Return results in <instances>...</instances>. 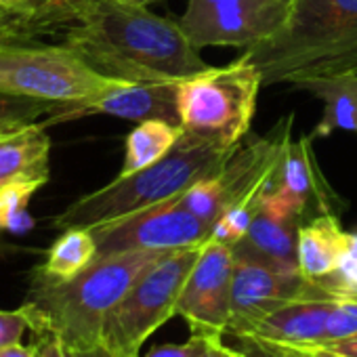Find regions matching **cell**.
I'll use <instances>...</instances> for the list:
<instances>
[{"label":"cell","mask_w":357,"mask_h":357,"mask_svg":"<svg viewBox=\"0 0 357 357\" xmlns=\"http://www.w3.org/2000/svg\"><path fill=\"white\" fill-rule=\"evenodd\" d=\"M261 86V72L242 57L181 80L178 120L183 130L227 149L240 147L255 118Z\"/></svg>","instance_id":"obj_6"},{"label":"cell","mask_w":357,"mask_h":357,"mask_svg":"<svg viewBox=\"0 0 357 357\" xmlns=\"http://www.w3.org/2000/svg\"><path fill=\"white\" fill-rule=\"evenodd\" d=\"M282 347L298 357H347V355L332 351L326 344H282Z\"/></svg>","instance_id":"obj_31"},{"label":"cell","mask_w":357,"mask_h":357,"mask_svg":"<svg viewBox=\"0 0 357 357\" xmlns=\"http://www.w3.org/2000/svg\"><path fill=\"white\" fill-rule=\"evenodd\" d=\"M38 36L32 9L0 7V45H24Z\"/></svg>","instance_id":"obj_26"},{"label":"cell","mask_w":357,"mask_h":357,"mask_svg":"<svg viewBox=\"0 0 357 357\" xmlns=\"http://www.w3.org/2000/svg\"><path fill=\"white\" fill-rule=\"evenodd\" d=\"M178 202H181L192 215H196L200 221H204V223H208L213 227L221 219V215L225 213L221 190H219L215 174L200 178L198 183H194L188 192L181 194Z\"/></svg>","instance_id":"obj_24"},{"label":"cell","mask_w":357,"mask_h":357,"mask_svg":"<svg viewBox=\"0 0 357 357\" xmlns=\"http://www.w3.org/2000/svg\"><path fill=\"white\" fill-rule=\"evenodd\" d=\"M59 109L61 107L51 101L0 91V135L40 122L45 116L53 118Z\"/></svg>","instance_id":"obj_22"},{"label":"cell","mask_w":357,"mask_h":357,"mask_svg":"<svg viewBox=\"0 0 357 357\" xmlns=\"http://www.w3.org/2000/svg\"><path fill=\"white\" fill-rule=\"evenodd\" d=\"M305 217L278 194L259 198L248 234L231 248L236 259L257 261L280 269H298V231Z\"/></svg>","instance_id":"obj_12"},{"label":"cell","mask_w":357,"mask_h":357,"mask_svg":"<svg viewBox=\"0 0 357 357\" xmlns=\"http://www.w3.org/2000/svg\"><path fill=\"white\" fill-rule=\"evenodd\" d=\"M324 103V116L313 128L311 139L330 137L334 130L357 132V76L313 78L298 84Z\"/></svg>","instance_id":"obj_18"},{"label":"cell","mask_w":357,"mask_h":357,"mask_svg":"<svg viewBox=\"0 0 357 357\" xmlns=\"http://www.w3.org/2000/svg\"><path fill=\"white\" fill-rule=\"evenodd\" d=\"M238 340V349L244 353V357H288L284 355L275 344L252 336V334H231Z\"/></svg>","instance_id":"obj_30"},{"label":"cell","mask_w":357,"mask_h":357,"mask_svg":"<svg viewBox=\"0 0 357 357\" xmlns=\"http://www.w3.org/2000/svg\"><path fill=\"white\" fill-rule=\"evenodd\" d=\"M357 334V298L336 296L328 321V340L326 344Z\"/></svg>","instance_id":"obj_27"},{"label":"cell","mask_w":357,"mask_h":357,"mask_svg":"<svg viewBox=\"0 0 357 357\" xmlns=\"http://www.w3.org/2000/svg\"><path fill=\"white\" fill-rule=\"evenodd\" d=\"M34 0H0V7L9 9H32Z\"/></svg>","instance_id":"obj_37"},{"label":"cell","mask_w":357,"mask_h":357,"mask_svg":"<svg viewBox=\"0 0 357 357\" xmlns=\"http://www.w3.org/2000/svg\"><path fill=\"white\" fill-rule=\"evenodd\" d=\"M231 351H234V347H227V344H223L221 338H215L200 357H231Z\"/></svg>","instance_id":"obj_35"},{"label":"cell","mask_w":357,"mask_h":357,"mask_svg":"<svg viewBox=\"0 0 357 357\" xmlns=\"http://www.w3.org/2000/svg\"><path fill=\"white\" fill-rule=\"evenodd\" d=\"M330 296L357 298V231H349L347 246L336 269L317 284Z\"/></svg>","instance_id":"obj_25"},{"label":"cell","mask_w":357,"mask_h":357,"mask_svg":"<svg viewBox=\"0 0 357 357\" xmlns=\"http://www.w3.org/2000/svg\"><path fill=\"white\" fill-rule=\"evenodd\" d=\"M122 80L103 76L66 45H0V91L57 103L49 120H72L89 101Z\"/></svg>","instance_id":"obj_5"},{"label":"cell","mask_w":357,"mask_h":357,"mask_svg":"<svg viewBox=\"0 0 357 357\" xmlns=\"http://www.w3.org/2000/svg\"><path fill=\"white\" fill-rule=\"evenodd\" d=\"M311 141V137H301L288 145L284 162L267 188V192L284 198L303 217H307L309 211H315V215L330 213L328 190L317 172Z\"/></svg>","instance_id":"obj_15"},{"label":"cell","mask_w":357,"mask_h":357,"mask_svg":"<svg viewBox=\"0 0 357 357\" xmlns=\"http://www.w3.org/2000/svg\"><path fill=\"white\" fill-rule=\"evenodd\" d=\"M234 250L227 244L208 240L192 267L176 301V315L183 317L192 334L223 336L231 319Z\"/></svg>","instance_id":"obj_10"},{"label":"cell","mask_w":357,"mask_h":357,"mask_svg":"<svg viewBox=\"0 0 357 357\" xmlns=\"http://www.w3.org/2000/svg\"><path fill=\"white\" fill-rule=\"evenodd\" d=\"M326 347H330L332 351H336V353H340V355L357 357V334L347 336V338H340V340H334V342H330V344H326Z\"/></svg>","instance_id":"obj_33"},{"label":"cell","mask_w":357,"mask_h":357,"mask_svg":"<svg viewBox=\"0 0 357 357\" xmlns=\"http://www.w3.org/2000/svg\"><path fill=\"white\" fill-rule=\"evenodd\" d=\"M181 135H183L181 124H172L166 120L139 122L126 137L124 164L118 176H128L155 164L176 145Z\"/></svg>","instance_id":"obj_19"},{"label":"cell","mask_w":357,"mask_h":357,"mask_svg":"<svg viewBox=\"0 0 357 357\" xmlns=\"http://www.w3.org/2000/svg\"><path fill=\"white\" fill-rule=\"evenodd\" d=\"M97 259V242L89 227H68L53 242L47 261L38 267L55 280H70Z\"/></svg>","instance_id":"obj_20"},{"label":"cell","mask_w":357,"mask_h":357,"mask_svg":"<svg viewBox=\"0 0 357 357\" xmlns=\"http://www.w3.org/2000/svg\"><path fill=\"white\" fill-rule=\"evenodd\" d=\"M61 34L91 68L124 82H181L211 68L178 22L126 0H103Z\"/></svg>","instance_id":"obj_1"},{"label":"cell","mask_w":357,"mask_h":357,"mask_svg":"<svg viewBox=\"0 0 357 357\" xmlns=\"http://www.w3.org/2000/svg\"><path fill=\"white\" fill-rule=\"evenodd\" d=\"M89 114H105L120 120L145 122L178 120V82H118L97 99L89 101L76 112V118Z\"/></svg>","instance_id":"obj_13"},{"label":"cell","mask_w":357,"mask_h":357,"mask_svg":"<svg viewBox=\"0 0 357 357\" xmlns=\"http://www.w3.org/2000/svg\"><path fill=\"white\" fill-rule=\"evenodd\" d=\"M164 255L168 252L130 250L97 257L70 280L49 278L36 267L22 305L36 340H57L72 353L101 344L112 309Z\"/></svg>","instance_id":"obj_2"},{"label":"cell","mask_w":357,"mask_h":357,"mask_svg":"<svg viewBox=\"0 0 357 357\" xmlns=\"http://www.w3.org/2000/svg\"><path fill=\"white\" fill-rule=\"evenodd\" d=\"M263 86L357 76V0H294L284 28L242 55Z\"/></svg>","instance_id":"obj_3"},{"label":"cell","mask_w":357,"mask_h":357,"mask_svg":"<svg viewBox=\"0 0 357 357\" xmlns=\"http://www.w3.org/2000/svg\"><path fill=\"white\" fill-rule=\"evenodd\" d=\"M51 122H34L30 126L0 135V188L15 181H34L45 185L51 166Z\"/></svg>","instance_id":"obj_16"},{"label":"cell","mask_w":357,"mask_h":357,"mask_svg":"<svg viewBox=\"0 0 357 357\" xmlns=\"http://www.w3.org/2000/svg\"><path fill=\"white\" fill-rule=\"evenodd\" d=\"M0 357H38V347H24L22 342H17L0 349Z\"/></svg>","instance_id":"obj_34"},{"label":"cell","mask_w":357,"mask_h":357,"mask_svg":"<svg viewBox=\"0 0 357 357\" xmlns=\"http://www.w3.org/2000/svg\"><path fill=\"white\" fill-rule=\"evenodd\" d=\"M231 357H244V353H242L238 347H234V351H231Z\"/></svg>","instance_id":"obj_38"},{"label":"cell","mask_w":357,"mask_h":357,"mask_svg":"<svg viewBox=\"0 0 357 357\" xmlns=\"http://www.w3.org/2000/svg\"><path fill=\"white\" fill-rule=\"evenodd\" d=\"M99 3H103V0H34L32 17L38 36L63 32L78 15ZM126 3L149 7L151 3H162V0H126Z\"/></svg>","instance_id":"obj_21"},{"label":"cell","mask_w":357,"mask_h":357,"mask_svg":"<svg viewBox=\"0 0 357 357\" xmlns=\"http://www.w3.org/2000/svg\"><path fill=\"white\" fill-rule=\"evenodd\" d=\"M40 188L43 185L34 181H15L0 188V229L26 231L32 227L28 206Z\"/></svg>","instance_id":"obj_23"},{"label":"cell","mask_w":357,"mask_h":357,"mask_svg":"<svg viewBox=\"0 0 357 357\" xmlns=\"http://www.w3.org/2000/svg\"><path fill=\"white\" fill-rule=\"evenodd\" d=\"M221 336H206V334H192L190 340L178 342V344H160L147 351L143 357H200L208 344Z\"/></svg>","instance_id":"obj_28"},{"label":"cell","mask_w":357,"mask_h":357,"mask_svg":"<svg viewBox=\"0 0 357 357\" xmlns=\"http://www.w3.org/2000/svg\"><path fill=\"white\" fill-rule=\"evenodd\" d=\"M76 357H116L107 347H103V344H97V347H93V349H86V351H78V353H74Z\"/></svg>","instance_id":"obj_36"},{"label":"cell","mask_w":357,"mask_h":357,"mask_svg":"<svg viewBox=\"0 0 357 357\" xmlns=\"http://www.w3.org/2000/svg\"><path fill=\"white\" fill-rule=\"evenodd\" d=\"M321 296L330 294L307 280L298 269H280L257 261L236 259L227 334L248 332L259 319L290 301Z\"/></svg>","instance_id":"obj_11"},{"label":"cell","mask_w":357,"mask_h":357,"mask_svg":"<svg viewBox=\"0 0 357 357\" xmlns=\"http://www.w3.org/2000/svg\"><path fill=\"white\" fill-rule=\"evenodd\" d=\"M334 298L336 296L290 301L267 313L244 334L278 344H326Z\"/></svg>","instance_id":"obj_14"},{"label":"cell","mask_w":357,"mask_h":357,"mask_svg":"<svg viewBox=\"0 0 357 357\" xmlns=\"http://www.w3.org/2000/svg\"><path fill=\"white\" fill-rule=\"evenodd\" d=\"M200 248L174 250L153 263L107 315L101 344L116 357H141L145 340L176 315L178 294L198 261Z\"/></svg>","instance_id":"obj_7"},{"label":"cell","mask_w":357,"mask_h":357,"mask_svg":"<svg viewBox=\"0 0 357 357\" xmlns=\"http://www.w3.org/2000/svg\"><path fill=\"white\" fill-rule=\"evenodd\" d=\"M267 342H269V340H267ZM271 344H273V342H271ZM275 347H278V344H275ZM278 349H280V347H278ZM280 351H282V349H280ZM282 353H284V351H282ZM284 355H288V353H284ZM288 357H290V355H288Z\"/></svg>","instance_id":"obj_39"},{"label":"cell","mask_w":357,"mask_h":357,"mask_svg":"<svg viewBox=\"0 0 357 357\" xmlns=\"http://www.w3.org/2000/svg\"><path fill=\"white\" fill-rule=\"evenodd\" d=\"M178 198L91 227L97 242V257L130 250L172 252L204 246L211 240L213 225L192 215Z\"/></svg>","instance_id":"obj_9"},{"label":"cell","mask_w":357,"mask_h":357,"mask_svg":"<svg viewBox=\"0 0 357 357\" xmlns=\"http://www.w3.org/2000/svg\"><path fill=\"white\" fill-rule=\"evenodd\" d=\"M294 0H188L178 26L200 51L206 47L250 49L275 36Z\"/></svg>","instance_id":"obj_8"},{"label":"cell","mask_w":357,"mask_h":357,"mask_svg":"<svg viewBox=\"0 0 357 357\" xmlns=\"http://www.w3.org/2000/svg\"><path fill=\"white\" fill-rule=\"evenodd\" d=\"M347 236L349 231L340 227V221L332 213L303 223L298 231V271L317 286L336 269L347 246Z\"/></svg>","instance_id":"obj_17"},{"label":"cell","mask_w":357,"mask_h":357,"mask_svg":"<svg viewBox=\"0 0 357 357\" xmlns=\"http://www.w3.org/2000/svg\"><path fill=\"white\" fill-rule=\"evenodd\" d=\"M26 330H30V319L24 307L15 311L0 309V349L22 342Z\"/></svg>","instance_id":"obj_29"},{"label":"cell","mask_w":357,"mask_h":357,"mask_svg":"<svg viewBox=\"0 0 357 357\" xmlns=\"http://www.w3.org/2000/svg\"><path fill=\"white\" fill-rule=\"evenodd\" d=\"M236 149L183 130L176 145L162 160L135 174L116 176L105 188L78 198L55 217V227L91 229L178 198L200 178L217 174Z\"/></svg>","instance_id":"obj_4"},{"label":"cell","mask_w":357,"mask_h":357,"mask_svg":"<svg viewBox=\"0 0 357 357\" xmlns=\"http://www.w3.org/2000/svg\"><path fill=\"white\" fill-rule=\"evenodd\" d=\"M38 347V357H76L72 351L61 347L57 340H40L36 342Z\"/></svg>","instance_id":"obj_32"}]
</instances>
